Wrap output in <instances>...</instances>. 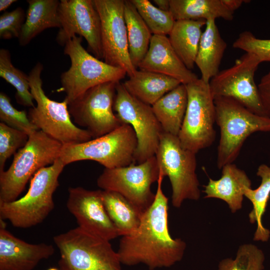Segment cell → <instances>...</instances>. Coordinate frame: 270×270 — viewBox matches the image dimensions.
<instances>
[{"instance_id":"3","label":"cell","mask_w":270,"mask_h":270,"mask_svg":"<svg viewBox=\"0 0 270 270\" xmlns=\"http://www.w3.org/2000/svg\"><path fill=\"white\" fill-rule=\"evenodd\" d=\"M63 144L38 130L14 154L6 170L0 172V202L18 199L30 178L60 157Z\"/></svg>"},{"instance_id":"10","label":"cell","mask_w":270,"mask_h":270,"mask_svg":"<svg viewBox=\"0 0 270 270\" xmlns=\"http://www.w3.org/2000/svg\"><path fill=\"white\" fill-rule=\"evenodd\" d=\"M186 86L188 104L178 136L184 148L196 154L210 146L216 138L214 98L209 83L200 78Z\"/></svg>"},{"instance_id":"33","label":"cell","mask_w":270,"mask_h":270,"mask_svg":"<svg viewBox=\"0 0 270 270\" xmlns=\"http://www.w3.org/2000/svg\"><path fill=\"white\" fill-rule=\"evenodd\" d=\"M0 120L28 136L38 130L30 120L26 111L16 110L12 105L10 98L4 92L0 93Z\"/></svg>"},{"instance_id":"22","label":"cell","mask_w":270,"mask_h":270,"mask_svg":"<svg viewBox=\"0 0 270 270\" xmlns=\"http://www.w3.org/2000/svg\"><path fill=\"white\" fill-rule=\"evenodd\" d=\"M122 84L133 96L152 106L181 83L164 74L140 70Z\"/></svg>"},{"instance_id":"12","label":"cell","mask_w":270,"mask_h":270,"mask_svg":"<svg viewBox=\"0 0 270 270\" xmlns=\"http://www.w3.org/2000/svg\"><path fill=\"white\" fill-rule=\"evenodd\" d=\"M260 63L257 56L246 52L232 66L220 71L209 82L214 98H232L255 114L270 117V112L263 105L254 80Z\"/></svg>"},{"instance_id":"16","label":"cell","mask_w":270,"mask_h":270,"mask_svg":"<svg viewBox=\"0 0 270 270\" xmlns=\"http://www.w3.org/2000/svg\"><path fill=\"white\" fill-rule=\"evenodd\" d=\"M60 27L56 40L62 46L78 34L86 40L90 52L102 58L101 22L94 0H61L58 8Z\"/></svg>"},{"instance_id":"30","label":"cell","mask_w":270,"mask_h":270,"mask_svg":"<svg viewBox=\"0 0 270 270\" xmlns=\"http://www.w3.org/2000/svg\"><path fill=\"white\" fill-rule=\"evenodd\" d=\"M0 76L16 90L15 98L17 103L30 108L35 106L30 90L28 75L14 66L9 50L4 48L0 50Z\"/></svg>"},{"instance_id":"18","label":"cell","mask_w":270,"mask_h":270,"mask_svg":"<svg viewBox=\"0 0 270 270\" xmlns=\"http://www.w3.org/2000/svg\"><path fill=\"white\" fill-rule=\"evenodd\" d=\"M0 270H32L54 252L51 244H30L12 234L0 220Z\"/></svg>"},{"instance_id":"26","label":"cell","mask_w":270,"mask_h":270,"mask_svg":"<svg viewBox=\"0 0 270 270\" xmlns=\"http://www.w3.org/2000/svg\"><path fill=\"white\" fill-rule=\"evenodd\" d=\"M170 12L175 20L234 18V12L227 8L223 0H170Z\"/></svg>"},{"instance_id":"37","label":"cell","mask_w":270,"mask_h":270,"mask_svg":"<svg viewBox=\"0 0 270 270\" xmlns=\"http://www.w3.org/2000/svg\"><path fill=\"white\" fill-rule=\"evenodd\" d=\"M258 86L263 105L270 112V70L262 78Z\"/></svg>"},{"instance_id":"21","label":"cell","mask_w":270,"mask_h":270,"mask_svg":"<svg viewBox=\"0 0 270 270\" xmlns=\"http://www.w3.org/2000/svg\"><path fill=\"white\" fill-rule=\"evenodd\" d=\"M226 47V43L220 34L216 20H207L195 60V64L201 73L200 78L204 82L209 83L219 72L220 66Z\"/></svg>"},{"instance_id":"19","label":"cell","mask_w":270,"mask_h":270,"mask_svg":"<svg viewBox=\"0 0 270 270\" xmlns=\"http://www.w3.org/2000/svg\"><path fill=\"white\" fill-rule=\"evenodd\" d=\"M138 68L172 77L185 85L198 78L182 62L166 36L152 35L148 52Z\"/></svg>"},{"instance_id":"4","label":"cell","mask_w":270,"mask_h":270,"mask_svg":"<svg viewBox=\"0 0 270 270\" xmlns=\"http://www.w3.org/2000/svg\"><path fill=\"white\" fill-rule=\"evenodd\" d=\"M214 102L216 122L220 132L217 166L222 169L236 159L250 135L256 132H270V117L255 114L232 98H216Z\"/></svg>"},{"instance_id":"25","label":"cell","mask_w":270,"mask_h":270,"mask_svg":"<svg viewBox=\"0 0 270 270\" xmlns=\"http://www.w3.org/2000/svg\"><path fill=\"white\" fill-rule=\"evenodd\" d=\"M206 20H176L169 34L168 40L174 52L186 66L191 70L194 67L202 35V28Z\"/></svg>"},{"instance_id":"1","label":"cell","mask_w":270,"mask_h":270,"mask_svg":"<svg viewBox=\"0 0 270 270\" xmlns=\"http://www.w3.org/2000/svg\"><path fill=\"white\" fill-rule=\"evenodd\" d=\"M160 173L154 200L143 214L133 233L122 236L117 251L122 264H144L150 270L169 268L180 261L186 248L180 238L172 237L168 222V199L162 189Z\"/></svg>"},{"instance_id":"2","label":"cell","mask_w":270,"mask_h":270,"mask_svg":"<svg viewBox=\"0 0 270 270\" xmlns=\"http://www.w3.org/2000/svg\"><path fill=\"white\" fill-rule=\"evenodd\" d=\"M66 165L59 158L38 171L30 179L27 192L9 202H0V219L18 228H26L42 222L54 208L53 194Z\"/></svg>"},{"instance_id":"39","label":"cell","mask_w":270,"mask_h":270,"mask_svg":"<svg viewBox=\"0 0 270 270\" xmlns=\"http://www.w3.org/2000/svg\"><path fill=\"white\" fill-rule=\"evenodd\" d=\"M153 2L156 6L164 11H170V0H154Z\"/></svg>"},{"instance_id":"8","label":"cell","mask_w":270,"mask_h":270,"mask_svg":"<svg viewBox=\"0 0 270 270\" xmlns=\"http://www.w3.org/2000/svg\"><path fill=\"white\" fill-rule=\"evenodd\" d=\"M137 138L132 127L123 124L114 130L88 142L63 145L60 158L66 165L77 161L91 160L106 168L135 164Z\"/></svg>"},{"instance_id":"5","label":"cell","mask_w":270,"mask_h":270,"mask_svg":"<svg viewBox=\"0 0 270 270\" xmlns=\"http://www.w3.org/2000/svg\"><path fill=\"white\" fill-rule=\"evenodd\" d=\"M42 70V64L38 62L28 74L30 92L36 104L28 112L30 122L38 130L63 145L82 143L92 139L87 130L74 124L66 100L58 102L46 96L41 78Z\"/></svg>"},{"instance_id":"27","label":"cell","mask_w":270,"mask_h":270,"mask_svg":"<svg viewBox=\"0 0 270 270\" xmlns=\"http://www.w3.org/2000/svg\"><path fill=\"white\" fill-rule=\"evenodd\" d=\"M106 210L119 236H125L138 228L144 213L120 194L102 190Z\"/></svg>"},{"instance_id":"35","label":"cell","mask_w":270,"mask_h":270,"mask_svg":"<svg viewBox=\"0 0 270 270\" xmlns=\"http://www.w3.org/2000/svg\"><path fill=\"white\" fill-rule=\"evenodd\" d=\"M232 46L258 56L261 62H270V39L256 37L250 31L240 33Z\"/></svg>"},{"instance_id":"7","label":"cell","mask_w":270,"mask_h":270,"mask_svg":"<svg viewBox=\"0 0 270 270\" xmlns=\"http://www.w3.org/2000/svg\"><path fill=\"white\" fill-rule=\"evenodd\" d=\"M196 154L184 148L178 136L162 134L155 156L160 172L170 181L172 202L175 208H180L185 200L200 198Z\"/></svg>"},{"instance_id":"40","label":"cell","mask_w":270,"mask_h":270,"mask_svg":"<svg viewBox=\"0 0 270 270\" xmlns=\"http://www.w3.org/2000/svg\"><path fill=\"white\" fill-rule=\"evenodd\" d=\"M16 0H0V12L4 11L8 8L13 3L16 2Z\"/></svg>"},{"instance_id":"11","label":"cell","mask_w":270,"mask_h":270,"mask_svg":"<svg viewBox=\"0 0 270 270\" xmlns=\"http://www.w3.org/2000/svg\"><path fill=\"white\" fill-rule=\"evenodd\" d=\"M160 169L155 156L136 164L105 168L98 177V186L102 190L116 192L144 213L152 204L156 196L152 185L157 182Z\"/></svg>"},{"instance_id":"28","label":"cell","mask_w":270,"mask_h":270,"mask_svg":"<svg viewBox=\"0 0 270 270\" xmlns=\"http://www.w3.org/2000/svg\"><path fill=\"white\" fill-rule=\"evenodd\" d=\"M124 17L130 56L137 69L148 52L153 34L130 0H124Z\"/></svg>"},{"instance_id":"32","label":"cell","mask_w":270,"mask_h":270,"mask_svg":"<svg viewBox=\"0 0 270 270\" xmlns=\"http://www.w3.org/2000/svg\"><path fill=\"white\" fill-rule=\"evenodd\" d=\"M265 256L263 252L251 244L240 246L233 259L222 260L218 264V270H263Z\"/></svg>"},{"instance_id":"14","label":"cell","mask_w":270,"mask_h":270,"mask_svg":"<svg viewBox=\"0 0 270 270\" xmlns=\"http://www.w3.org/2000/svg\"><path fill=\"white\" fill-rule=\"evenodd\" d=\"M116 84L110 82L95 86L68 104L75 123L87 130L92 138L104 136L123 124L113 108Z\"/></svg>"},{"instance_id":"41","label":"cell","mask_w":270,"mask_h":270,"mask_svg":"<svg viewBox=\"0 0 270 270\" xmlns=\"http://www.w3.org/2000/svg\"><path fill=\"white\" fill-rule=\"evenodd\" d=\"M47 270H59L56 268H50Z\"/></svg>"},{"instance_id":"13","label":"cell","mask_w":270,"mask_h":270,"mask_svg":"<svg viewBox=\"0 0 270 270\" xmlns=\"http://www.w3.org/2000/svg\"><path fill=\"white\" fill-rule=\"evenodd\" d=\"M113 108L120 122L130 125L135 132L138 141L135 162L140 164L155 156L164 132L152 106L133 96L118 82Z\"/></svg>"},{"instance_id":"20","label":"cell","mask_w":270,"mask_h":270,"mask_svg":"<svg viewBox=\"0 0 270 270\" xmlns=\"http://www.w3.org/2000/svg\"><path fill=\"white\" fill-rule=\"evenodd\" d=\"M222 169L220 179L210 178L204 186V198L224 201L234 213L242 208L244 190L252 188V182L246 172L233 163L226 164Z\"/></svg>"},{"instance_id":"36","label":"cell","mask_w":270,"mask_h":270,"mask_svg":"<svg viewBox=\"0 0 270 270\" xmlns=\"http://www.w3.org/2000/svg\"><path fill=\"white\" fill-rule=\"evenodd\" d=\"M24 10L18 7L10 12H5L0 16V38H18L26 20Z\"/></svg>"},{"instance_id":"9","label":"cell","mask_w":270,"mask_h":270,"mask_svg":"<svg viewBox=\"0 0 270 270\" xmlns=\"http://www.w3.org/2000/svg\"><path fill=\"white\" fill-rule=\"evenodd\" d=\"M82 38L74 36L64 45V54L70 60V68L60 76L61 90L68 104L88 90L107 82H120L126 74L89 54L82 45Z\"/></svg>"},{"instance_id":"38","label":"cell","mask_w":270,"mask_h":270,"mask_svg":"<svg viewBox=\"0 0 270 270\" xmlns=\"http://www.w3.org/2000/svg\"><path fill=\"white\" fill-rule=\"evenodd\" d=\"M246 1L244 0H223V2L227 8L233 12L238 9L244 2Z\"/></svg>"},{"instance_id":"24","label":"cell","mask_w":270,"mask_h":270,"mask_svg":"<svg viewBox=\"0 0 270 270\" xmlns=\"http://www.w3.org/2000/svg\"><path fill=\"white\" fill-rule=\"evenodd\" d=\"M187 104L186 86L181 84L164 94L152 106L164 132L178 136Z\"/></svg>"},{"instance_id":"31","label":"cell","mask_w":270,"mask_h":270,"mask_svg":"<svg viewBox=\"0 0 270 270\" xmlns=\"http://www.w3.org/2000/svg\"><path fill=\"white\" fill-rule=\"evenodd\" d=\"M153 35H168L176 22L170 11L160 10L148 0H130Z\"/></svg>"},{"instance_id":"23","label":"cell","mask_w":270,"mask_h":270,"mask_svg":"<svg viewBox=\"0 0 270 270\" xmlns=\"http://www.w3.org/2000/svg\"><path fill=\"white\" fill-rule=\"evenodd\" d=\"M28 4L26 20L18 38L22 46L28 45L31 40L46 29L60 28L58 0H27Z\"/></svg>"},{"instance_id":"29","label":"cell","mask_w":270,"mask_h":270,"mask_svg":"<svg viewBox=\"0 0 270 270\" xmlns=\"http://www.w3.org/2000/svg\"><path fill=\"white\" fill-rule=\"evenodd\" d=\"M256 175L261 178V183L256 189L246 188L244 196L248 198L252 204V209L248 214L251 224H256V229L254 234V240L266 242L270 236V231L266 228L262 222L270 197V167L266 164L258 166Z\"/></svg>"},{"instance_id":"17","label":"cell","mask_w":270,"mask_h":270,"mask_svg":"<svg viewBox=\"0 0 270 270\" xmlns=\"http://www.w3.org/2000/svg\"><path fill=\"white\" fill-rule=\"evenodd\" d=\"M66 206L78 226L108 241L119 236L104 208L102 190L69 188Z\"/></svg>"},{"instance_id":"6","label":"cell","mask_w":270,"mask_h":270,"mask_svg":"<svg viewBox=\"0 0 270 270\" xmlns=\"http://www.w3.org/2000/svg\"><path fill=\"white\" fill-rule=\"evenodd\" d=\"M60 270H122L110 241L78 226L54 237Z\"/></svg>"},{"instance_id":"15","label":"cell","mask_w":270,"mask_h":270,"mask_svg":"<svg viewBox=\"0 0 270 270\" xmlns=\"http://www.w3.org/2000/svg\"><path fill=\"white\" fill-rule=\"evenodd\" d=\"M101 22L104 62L124 70L129 78L137 70L130 58L124 0H94Z\"/></svg>"},{"instance_id":"34","label":"cell","mask_w":270,"mask_h":270,"mask_svg":"<svg viewBox=\"0 0 270 270\" xmlns=\"http://www.w3.org/2000/svg\"><path fill=\"white\" fill-rule=\"evenodd\" d=\"M26 133L0 123V172L4 170L6 160L24 147L28 140Z\"/></svg>"}]
</instances>
